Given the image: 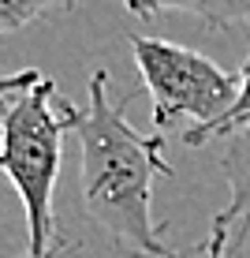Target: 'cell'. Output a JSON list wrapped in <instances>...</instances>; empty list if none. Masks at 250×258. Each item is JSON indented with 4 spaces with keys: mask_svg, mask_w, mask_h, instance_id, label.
<instances>
[{
    "mask_svg": "<svg viewBox=\"0 0 250 258\" xmlns=\"http://www.w3.org/2000/svg\"><path fill=\"white\" fill-rule=\"evenodd\" d=\"M202 251L209 258H228V236L224 232H209V239L202 243Z\"/></svg>",
    "mask_w": 250,
    "mask_h": 258,
    "instance_id": "cell-8",
    "label": "cell"
},
{
    "mask_svg": "<svg viewBox=\"0 0 250 258\" xmlns=\"http://www.w3.org/2000/svg\"><path fill=\"white\" fill-rule=\"evenodd\" d=\"M131 52L142 71V83L153 97L157 127H172L183 116H191L194 127L217 123L239 97V79L231 71L217 68L209 56L187 45L131 34Z\"/></svg>",
    "mask_w": 250,
    "mask_h": 258,
    "instance_id": "cell-3",
    "label": "cell"
},
{
    "mask_svg": "<svg viewBox=\"0 0 250 258\" xmlns=\"http://www.w3.org/2000/svg\"><path fill=\"white\" fill-rule=\"evenodd\" d=\"M56 97V83L41 79L34 90L19 94L0 123V168L19 191L26 210V254L23 258H56L64 251V236L52 210V191L64 157L67 116Z\"/></svg>",
    "mask_w": 250,
    "mask_h": 258,
    "instance_id": "cell-2",
    "label": "cell"
},
{
    "mask_svg": "<svg viewBox=\"0 0 250 258\" xmlns=\"http://www.w3.org/2000/svg\"><path fill=\"white\" fill-rule=\"evenodd\" d=\"M64 116L82 150V206L90 221L131 258H183L160 239L149 210L153 176H172V165L160 157L164 139L131 127L127 97L120 105L109 97V71H94L90 105H64Z\"/></svg>",
    "mask_w": 250,
    "mask_h": 258,
    "instance_id": "cell-1",
    "label": "cell"
},
{
    "mask_svg": "<svg viewBox=\"0 0 250 258\" xmlns=\"http://www.w3.org/2000/svg\"><path fill=\"white\" fill-rule=\"evenodd\" d=\"M60 8H67V4H49V0H0V38L45 19V15L60 12Z\"/></svg>",
    "mask_w": 250,
    "mask_h": 258,
    "instance_id": "cell-6",
    "label": "cell"
},
{
    "mask_svg": "<svg viewBox=\"0 0 250 258\" xmlns=\"http://www.w3.org/2000/svg\"><path fill=\"white\" fill-rule=\"evenodd\" d=\"M41 83L38 71H15V75H0V123H4V112L12 109V101L26 90H34V86Z\"/></svg>",
    "mask_w": 250,
    "mask_h": 258,
    "instance_id": "cell-7",
    "label": "cell"
},
{
    "mask_svg": "<svg viewBox=\"0 0 250 258\" xmlns=\"http://www.w3.org/2000/svg\"><path fill=\"white\" fill-rule=\"evenodd\" d=\"M250 127V56L243 60V75H239V97L235 105L220 116L217 123H205V127H187L183 131V142L187 146H202L209 139H220V135H239V131Z\"/></svg>",
    "mask_w": 250,
    "mask_h": 258,
    "instance_id": "cell-5",
    "label": "cell"
},
{
    "mask_svg": "<svg viewBox=\"0 0 250 258\" xmlns=\"http://www.w3.org/2000/svg\"><path fill=\"white\" fill-rule=\"evenodd\" d=\"M220 168H224V176H228L231 199H228V206L213 217V232L228 236V258H235L243 236L250 232V127L231 139V146L224 150V157H220Z\"/></svg>",
    "mask_w": 250,
    "mask_h": 258,
    "instance_id": "cell-4",
    "label": "cell"
}]
</instances>
